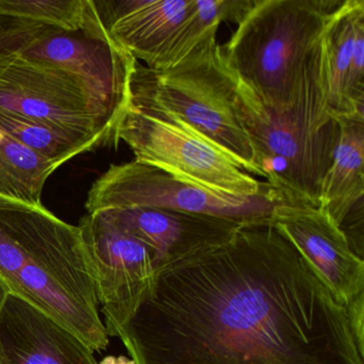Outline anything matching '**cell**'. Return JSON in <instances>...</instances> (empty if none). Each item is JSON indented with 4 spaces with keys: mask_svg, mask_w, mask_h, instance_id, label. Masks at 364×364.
<instances>
[{
    "mask_svg": "<svg viewBox=\"0 0 364 364\" xmlns=\"http://www.w3.org/2000/svg\"><path fill=\"white\" fill-rule=\"evenodd\" d=\"M340 138L321 182L319 206L341 229L364 195V118L338 117Z\"/></svg>",
    "mask_w": 364,
    "mask_h": 364,
    "instance_id": "cell-15",
    "label": "cell"
},
{
    "mask_svg": "<svg viewBox=\"0 0 364 364\" xmlns=\"http://www.w3.org/2000/svg\"><path fill=\"white\" fill-rule=\"evenodd\" d=\"M0 112L48 125L92 150L119 144L120 114L73 74L21 52L0 56Z\"/></svg>",
    "mask_w": 364,
    "mask_h": 364,
    "instance_id": "cell-6",
    "label": "cell"
},
{
    "mask_svg": "<svg viewBox=\"0 0 364 364\" xmlns=\"http://www.w3.org/2000/svg\"><path fill=\"white\" fill-rule=\"evenodd\" d=\"M0 280L93 353L107 348L109 336L80 225L65 223L42 203L0 193Z\"/></svg>",
    "mask_w": 364,
    "mask_h": 364,
    "instance_id": "cell-2",
    "label": "cell"
},
{
    "mask_svg": "<svg viewBox=\"0 0 364 364\" xmlns=\"http://www.w3.org/2000/svg\"><path fill=\"white\" fill-rule=\"evenodd\" d=\"M0 129L38 154L59 161L61 165L82 153L92 151L84 142L48 125L7 112H0Z\"/></svg>",
    "mask_w": 364,
    "mask_h": 364,
    "instance_id": "cell-20",
    "label": "cell"
},
{
    "mask_svg": "<svg viewBox=\"0 0 364 364\" xmlns=\"http://www.w3.org/2000/svg\"><path fill=\"white\" fill-rule=\"evenodd\" d=\"M285 200L269 187L257 197L242 198L208 191L159 168L135 161L112 165L88 193V214L146 208L212 215L249 223L269 218Z\"/></svg>",
    "mask_w": 364,
    "mask_h": 364,
    "instance_id": "cell-8",
    "label": "cell"
},
{
    "mask_svg": "<svg viewBox=\"0 0 364 364\" xmlns=\"http://www.w3.org/2000/svg\"><path fill=\"white\" fill-rule=\"evenodd\" d=\"M106 331L114 336L144 301L156 274L154 251L102 213L80 220Z\"/></svg>",
    "mask_w": 364,
    "mask_h": 364,
    "instance_id": "cell-9",
    "label": "cell"
},
{
    "mask_svg": "<svg viewBox=\"0 0 364 364\" xmlns=\"http://www.w3.org/2000/svg\"><path fill=\"white\" fill-rule=\"evenodd\" d=\"M252 0H193L191 12L178 26L153 70L168 69L186 58L204 42L215 39L223 22L238 24Z\"/></svg>",
    "mask_w": 364,
    "mask_h": 364,
    "instance_id": "cell-17",
    "label": "cell"
},
{
    "mask_svg": "<svg viewBox=\"0 0 364 364\" xmlns=\"http://www.w3.org/2000/svg\"><path fill=\"white\" fill-rule=\"evenodd\" d=\"M23 55L63 68L82 80L104 103L124 117L131 104V78L137 60L110 38L50 29Z\"/></svg>",
    "mask_w": 364,
    "mask_h": 364,
    "instance_id": "cell-10",
    "label": "cell"
},
{
    "mask_svg": "<svg viewBox=\"0 0 364 364\" xmlns=\"http://www.w3.org/2000/svg\"><path fill=\"white\" fill-rule=\"evenodd\" d=\"M0 16L97 39L108 35L93 0H0Z\"/></svg>",
    "mask_w": 364,
    "mask_h": 364,
    "instance_id": "cell-18",
    "label": "cell"
},
{
    "mask_svg": "<svg viewBox=\"0 0 364 364\" xmlns=\"http://www.w3.org/2000/svg\"><path fill=\"white\" fill-rule=\"evenodd\" d=\"M114 336L136 364H364L346 306L269 218L157 268Z\"/></svg>",
    "mask_w": 364,
    "mask_h": 364,
    "instance_id": "cell-1",
    "label": "cell"
},
{
    "mask_svg": "<svg viewBox=\"0 0 364 364\" xmlns=\"http://www.w3.org/2000/svg\"><path fill=\"white\" fill-rule=\"evenodd\" d=\"M76 334L18 296L0 313V364H97Z\"/></svg>",
    "mask_w": 364,
    "mask_h": 364,
    "instance_id": "cell-12",
    "label": "cell"
},
{
    "mask_svg": "<svg viewBox=\"0 0 364 364\" xmlns=\"http://www.w3.org/2000/svg\"><path fill=\"white\" fill-rule=\"evenodd\" d=\"M193 4V0L95 1L112 42L148 68L155 67Z\"/></svg>",
    "mask_w": 364,
    "mask_h": 364,
    "instance_id": "cell-14",
    "label": "cell"
},
{
    "mask_svg": "<svg viewBox=\"0 0 364 364\" xmlns=\"http://www.w3.org/2000/svg\"><path fill=\"white\" fill-rule=\"evenodd\" d=\"M0 129V193L31 203H42L48 178L60 167Z\"/></svg>",
    "mask_w": 364,
    "mask_h": 364,
    "instance_id": "cell-19",
    "label": "cell"
},
{
    "mask_svg": "<svg viewBox=\"0 0 364 364\" xmlns=\"http://www.w3.org/2000/svg\"><path fill=\"white\" fill-rule=\"evenodd\" d=\"M9 295L10 293L9 291H8L7 287L4 284L3 281L0 280V313H1V310H3L4 306H5L8 296Z\"/></svg>",
    "mask_w": 364,
    "mask_h": 364,
    "instance_id": "cell-24",
    "label": "cell"
},
{
    "mask_svg": "<svg viewBox=\"0 0 364 364\" xmlns=\"http://www.w3.org/2000/svg\"><path fill=\"white\" fill-rule=\"evenodd\" d=\"M317 42L289 107H268L236 80L234 99L259 176L287 203L311 206H319L321 182L340 138L319 80Z\"/></svg>",
    "mask_w": 364,
    "mask_h": 364,
    "instance_id": "cell-3",
    "label": "cell"
},
{
    "mask_svg": "<svg viewBox=\"0 0 364 364\" xmlns=\"http://www.w3.org/2000/svg\"><path fill=\"white\" fill-rule=\"evenodd\" d=\"M100 213L148 245L154 251L156 268L191 251L225 242L246 223L212 215L159 208H121Z\"/></svg>",
    "mask_w": 364,
    "mask_h": 364,
    "instance_id": "cell-13",
    "label": "cell"
},
{
    "mask_svg": "<svg viewBox=\"0 0 364 364\" xmlns=\"http://www.w3.org/2000/svg\"><path fill=\"white\" fill-rule=\"evenodd\" d=\"M341 0H252L219 46L228 71L272 109L293 103L306 59Z\"/></svg>",
    "mask_w": 364,
    "mask_h": 364,
    "instance_id": "cell-4",
    "label": "cell"
},
{
    "mask_svg": "<svg viewBox=\"0 0 364 364\" xmlns=\"http://www.w3.org/2000/svg\"><path fill=\"white\" fill-rule=\"evenodd\" d=\"M50 29L29 21L0 16V56L23 52Z\"/></svg>",
    "mask_w": 364,
    "mask_h": 364,
    "instance_id": "cell-21",
    "label": "cell"
},
{
    "mask_svg": "<svg viewBox=\"0 0 364 364\" xmlns=\"http://www.w3.org/2000/svg\"><path fill=\"white\" fill-rule=\"evenodd\" d=\"M364 21V0H341L330 14L317 42L323 97L336 118L345 114V84L355 33Z\"/></svg>",
    "mask_w": 364,
    "mask_h": 364,
    "instance_id": "cell-16",
    "label": "cell"
},
{
    "mask_svg": "<svg viewBox=\"0 0 364 364\" xmlns=\"http://www.w3.org/2000/svg\"><path fill=\"white\" fill-rule=\"evenodd\" d=\"M135 161L208 191L253 198L269 185L247 173L214 142L167 112L131 102L117 131Z\"/></svg>",
    "mask_w": 364,
    "mask_h": 364,
    "instance_id": "cell-7",
    "label": "cell"
},
{
    "mask_svg": "<svg viewBox=\"0 0 364 364\" xmlns=\"http://www.w3.org/2000/svg\"><path fill=\"white\" fill-rule=\"evenodd\" d=\"M97 364H136L133 359L120 355V357H114V355H108L104 358L100 363Z\"/></svg>",
    "mask_w": 364,
    "mask_h": 364,
    "instance_id": "cell-23",
    "label": "cell"
},
{
    "mask_svg": "<svg viewBox=\"0 0 364 364\" xmlns=\"http://www.w3.org/2000/svg\"><path fill=\"white\" fill-rule=\"evenodd\" d=\"M269 219L345 306L363 293V259L353 252L343 230L318 206L278 204Z\"/></svg>",
    "mask_w": 364,
    "mask_h": 364,
    "instance_id": "cell-11",
    "label": "cell"
},
{
    "mask_svg": "<svg viewBox=\"0 0 364 364\" xmlns=\"http://www.w3.org/2000/svg\"><path fill=\"white\" fill-rule=\"evenodd\" d=\"M235 91L216 38L168 69H150L137 61L131 78V102L178 119L223 149L247 173L259 176L236 116Z\"/></svg>",
    "mask_w": 364,
    "mask_h": 364,
    "instance_id": "cell-5",
    "label": "cell"
},
{
    "mask_svg": "<svg viewBox=\"0 0 364 364\" xmlns=\"http://www.w3.org/2000/svg\"><path fill=\"white\" fill-rule=\"evenodd\" d=\"M346 308L353 336L360 349L364 351V291L355 296Z\"/></svg>",
    "mask_w": 364,
    "mask_h": 364,
    "instance_id": "cell-22",
    "label": "cell"
}]
</instances>
